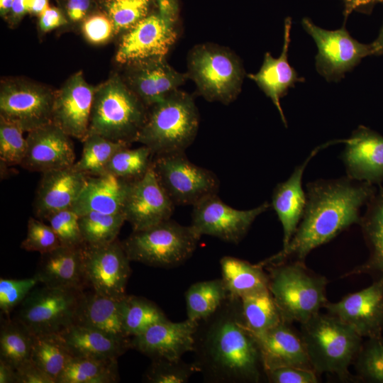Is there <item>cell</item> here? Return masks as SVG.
Here are the masks:
<instances>
[{
	"mask_svg": "<svg viewBox=\"0 0 383 383\" xmlns=\"http://www.w3.org/2000/svg\"><path fill=\"white\" fill-rule=\"evenodd\" d=\"M156 10L149 13L122 35L115 55L121 65L165 56L179 34L177 0H155Z\"/></svg>",
	"mask_w": 383,
	"mask_h": 383,
	"instance_id": "9c48e42d",
	"label": "cell"
},
{
	"mask_svg": "<svg viewBox=\"0 0 383 383\" xmlns=\"http://www.w3.org/2000/svg\"><path fill=\"white\" fill-rule=\"evenodd\" d=\"M291 28L292 19L288 17L284 21V43L279 57L275 58L270 52H265L259 71L247 75L271 99L285 127H287V123L280 99L287 94L290 88L295 87L296 83L305 81L304 77H299L295 69L288 62Z\"/></svg>",
	"mask_w": 383,
	"mask_h": 383,
	"instance_id": "484cf974",
	"label": "cell"
},
{
	"mask_svg": "<svg viewBox=\"0 0 383 383\" xmlns=\"http://www.w3.org/2000/svg\"><path fill=\"white\" fill-rule=\"evenodd\" d=\"M27 152L21 165L30 172H45L75 163L71 137L53 123L28 132Z\"/></svg>",
	"mask_w": 383,
	"mask_h": 383,
	"instance_id": "ffe728a7",
	"label": "cell"
},
{
	"mask_svg": "<svg viewBox=\"0 0 383 383\" xmlns=\"http://www.w3.org/2000/svg\"><path fill=\"white\" fill-rule=\"evenodd\" d=\"M374 55H383V24L376 40L372 43Z\"/></svg>",
	"mask_w": 383,
	"mask_h": 383,
	"instance_id": "91938a15",
	"label": "cell"
},
{
	"mask_svg": "<svg viewBox=\"0 0 383 383\" xmlns=\"http://www.w3.org/2000/svg\"><path fill=\"white\" fill-rule=\"evenodd\" d=\"M39 284L33 276L25 279H0V309L3 314L9 315L20 305L28 294Z\"/></svg>",
	"mask_w": 383,
	"mask_h": 383,
	"instance_id": "c3c4849f",
	"label": "cell"
},
{
	"mask_svg": "<svg viewBox=\"0 0 383 383\" xmlns=\"http://www.w3.org/2000/svg\"><path fill=\"white\" fill-rule=\"evenodd\" d=\"M81 157L72 166L87 176L106 173V167L113 155L130 145L110 140L96 134H89L82 141Z\"/></svg>",
	"mask_w": 383,
	"mask_h": 383,
	"instance_id": "8d00e7d4",
	"label": "cell"
},
{
	"mask_svg": "<svg viewBox=\"0 0 383 383\" xmlns=\"http://www.w3.org/2000/svg\"><path fill=\"white\" fill-rule=\"evenodd\" d=\"M24 131L17 125L0 117L1 165H21L27 152V140Z\"/></svg>",
	"mask_w": 383,
	"mask_h": 383,
	"instance_id": "ee69618b",
	"label": "cell"
},
{
	"mask_svg": "<svg viewBox=\"0 0 383 383\" xmlns=\"http://www.w3.org/2000/svg\"><path fill=\"white\" fill-rule=\"evenodd\" d=\"M343 4V16L345 21L353 11L370 14L374 6L383 4V0H341Z\"/></svg>",
	"mask_w": 383,
	"mask_h": 383,
	"instance_id": "11a10c76",
	"label": "cell"
},
{
	"mask_svg": "<svg viewBox=\"0 0 383 383\" xmlns=\"http://www.w3.org/2000/svg\"><path fill=\"white\" fill-rule=\"evenodd\" d=\"M118 380L117 359L72 357L56 383H113Z\"/></svg>",
	"mask_w": 383,
	"mask_h": 383,
	"instance_id": "d6a6232c",
	"label": "cell"
},
{
	"mask_svg": "<svg viewBox=\"0 0 383 383\" xmlns=\"http://www.w3.org/2000/svg\"><path fill=\"white\" fill-rule=\"evenodd\" d=\"M82 251L86 284L101 295L123 299L131 270L122 243L116 240L104 245L84 244Z\"/></svg>",
	"mask_w": 383,
	"mask_h": 383,
	"instance_id": "9a60e30c",
	"label": "cell"
},
{
	"mask_svg": "<svg viewBox=\"0 0 383 383\" xmlns=\"http://www.w3.org/2000/svg\"><path fill=\"white\" fill-rule=\"evenodd\" d=\"M82 33L90 43L100 45L116 35L113 24L106 13L89 15L82 22Z\"/></svg>",
	"mask_w": 383,
	"mask_h": 383,
	"instance_id": "681fc988",
	"label": "cell"
},
{
	"mask_svg": "<svg viewBox=\"0 0 383 383\" xmlns=\"http://www.w3.org/2000/svg\"><path fill=\"white\" fill-rule=\"evenodd\" d=\"M132 183L109 172L88 176L84 189L71 209L79 216L89 212L123 213Z\"/></svg>",
	"mask_w": 383,
	"mask_h": 383,
	"instance_id": "4316f807",
	"label": "cell"
},
{
	"mask_svg": "<svg viewBox=\"0 0 383 383\" xmlns=\"http://www.w3.org/2000/svg\"><path fill=\"white\" fill-rule=\"evenodd\" d=\"M101 331L123 340H130L123 323L122 299H117L92 292H83L74 323Z\"/></svg>",
	"mask_w": 383,
	"mask_h": 383,
	"instance_id": "f1b7e54d",
	"label": "cell"
},
{
	"mask_svg": "<svg viewBox=\"0 0 383 383\" xmlns=\"http://www.w3.org/2000/svg\"><path fill=\"white\" fill-rule=\"evenodd\" d=\"M148 111L122 76L113 74L96 87L88 135L131 145L137 142Z\"/></svg>",
	"mask_w": 383,
	"mask_h": 383,
	"instance_id": "5b68a950",
	"label": "cell"
},
{
	"mask_svg": "<svg viewBox=\"0 0 383 383\" xmlns=\"http://www.w3.org/2000/svg\"><path fill=\"white\" fill-rule=\"evenodd\" d=\"M65 16L72 23H82L89 15L92 8V0H67Z\"/></svg>",
	"mask_w": 383,
	"mask_h": 383,
	"instance_id": "db71d44e",
	"label": "cell"
},
{
	"mask_svg": "<svg viewBox=\"0 0 383 383\" xmlns=\"http://www.w3.org/2000/svg\"><path fill=\"white\" fill-rule=\"evenodd\" d=\"M125 221L123 213L89 212L79 215V223L84 243L97 246L115 241Z\"/></svg>",
	"mask_w": 383,
	"mask_h": 383,
	"instance_id": "ab89813d",
	"label": "cell"
},
{
	"mask_svg": "<svg viewBox=\"0 0 383 383\" xmlns=\"http://www.w3.org/2000/svg\"><path fill=\"white\" fill-rule=\"evenodd\" d=\"M82 247L60 245L41 254L34 276L39 284L83 290L86 284Z\"/></svg>",
	"mask_w": 383,
	"mask_h": 383,
	"instance_id": "83f0119b",
	"label": "cell"
},
{
	"mask_svg": "<svg viewBox=\"0 0 383 383\" xmlns=\"http://www.w3.org/2000/svg\"><path fill=\"white\" fill-rule=\"evenodd\" d=\"M55 91L25 79L4 80L0 87V117L29 132L52 123Z\"/></svg>",
	"mask_w": 383,
	"mask_h": 383,
	"instance_id": "7c38bea8",
	"label": "cell"
},
{
	"mask_svg": "<svg viewBox=\"0 0 383 383\" xmlns=\"http://www.w3.org/2000/svg\"><path fill=\"white\" fill-rule=\"evenodd\" d=\"M79 217L75 211L68 209L55 212L46 218L55 232L61 245L82 247L84 244L79 228Z\"/></svg>",
	"mask_w": 383,
	"mask_h": 383,
	"instance_id": "bcb514c9",
	"label": "cell"
},
{
	"mask_svg": "<svg viewBox=\"0 0 383 383\" xmlns=\"http://www.w3.org/2000/svg\"><path fill=\"white\" fill-rule=\"evenodd\" d=\"M16 383H55V380L29 360L16 369Z\"/></svg>",
	"mask_w": 383,
	"mask_h": 383,
	"instance_id": "816d5d0a",
	"label": "cell"
},
{
	"mask_svg": "<svg viewBox=\"0 0 383 383\" xmlns=\"http://www.w3.org/2000/svg\"><path fill=\"white\" fill-rule=\"evenodd\" d=\"M198 370L192 363L181 360L153 359L144 374V382L150 383H185Z\"/></svg>",
	"mask_w": 383,
	"mask_h": 383,
	"instance_id": "f6af8a7d",
	"label": "cell"
},
{
	"mask_svg": "<svg viewBox=\"0 0 383 383\" xmlns=\"http://www.w3.org/2000/svg\"><path fill=\"white\" fill-rule=\"evenodd\" d=\"M306 204L301 220L289 244L259 264L304 262L316 248L331 241L353 224H360V209L377 192L374 184L348 176L318 179L306 184Z\"/></svg>",
	"mask_w": 383,
	"mask_h": 383,
	"instance_id": "7a4b0ae2",
	"label": "cell"
},
{
	"mask_svg": "<svg viewBox=\"0 0 383 383\" xmlns=\"http://www.w3.org/2000/svg\"><path fill=\"white\" fill-rule=\"evenodd\" d=\"M0 383H16V369L0 360Z\"/></svg>",
	"mask_w": 383,
	"mask_h": 383,
	"instance_id": "6f0895ef",
	"label": "cell"
},
{
	"mask_svg": "<svg viewBox=\"0 0 383 383\" xmlns=\"http://www.w3.org/2000/svg\"><path fill=\"white\" fill-rule=\"evenodd\" d=\"M198 322L168 319L158 322L140 335L131 338V348L153 359L179 360L192 352Z\"/></svg>",
	"mask_w": 383,
	"mask_h": 383,
	"instance_id": "44dd1931",
	"label": "cell"
},
{
	"mask_svg": "<svg viewBox=\"0 0 383 383\" xmlns=\"http://www.w3.org/2000/svg\"><path fill=\"white\" fill-rule=\"evenodd\" d=\"M28 13V0H13L11 11L7 15L9 23L11 26L18 24Z\"/></svg>",
	"mask_w": 383,
	"mask_h": 383,
	"instance_id": "9f6ffc18",
	"label": "cell"
},
{
	"mask_svg": "<svg viewBox=\"0 0 383 383\" xmlns=\"http://www.w3.org/2000/svg\"><path fill=\"white\" fill-rule=\"evenodd\" d=\"M240 299L244 323L251 332L266 331L284 322L269 289Z\"/></svg>",
	"mask_w": 383,
	"mask_h": 383,
	"instance_id": "e575fe53",
	"label": "cell"
},
{
	"mask_svg": "<svg viewBox=\"0 0 383 383\" xmlns=\"http://www.w3.org/2000/svg\"><path fill=\"white\" fill-rule=\"evenodd\" d=\"M222 279L228 296L235 298L253 292L268 289V274L260 264L231 256L220 260Z\"/></svg>",
	"mask_w": 383,
	"mask_h": 383,
	"instance_id": "1f68e13d",
	"label": "cell"
},
{
	"mask_svg": "<svg viewBox=\"0 0 383 383\" xmlns=\"http://www.w3.org/2000/svg\"><path fill=\"white\" fill-rule=\"evenodd\" d=\"M356 379L369 383H383V336L363 341L353 362Z\"/></svg>",
	"mask_w": 383,
	"mask_h": 383,
	"instance_id": "b9f144b4",
	"label": "cell"
},
{
	"mask_svg": "<svg viewBox=\"0 0 383 383\" xmlns=\"http://www.w3.org/2000/svg\"><path fill=\"white\" fill-rule=\"evenodd\" d=\"M228 296L221 278L193 284L185 292L187 318L198 322L209 317Z\"/></svg>",
	"mask_w": 383,
	"mask_h": 383,
	"instance_id": "836d02e7",
	"label": "cell"
},
{
	"mask_svg": "<svg viewBox=\"0 0 383 383\" xmlns=\"http://www.w3.org/2000/svg\"><path fill=\"white\" fill-rule=\"evenodd\" d=\"M199 113L193 97L177 89L148 108L137 142L153 155L185 152L195 140Z\"/></svg>",
	"mask_w": 383,
	"mask_h": 383,
	"instance_id": "277c9868",
	"label": "cell"
},
{
	"mask_svg": "<svg viewBox=\"0 0 383 383\" xmlns=\"http://www.w3.org/2000/svg\"><path fill=\"white\" fill-rule=\"evenodd\" d=\"M201 236L194 227L168 219L152 227L133 231L122 243L130 261L171 268L189 259Z\"/></svg>",
	"mask_w": 383,
	"mask_h": 383,
	"instance_id": "ba28073f",
	"label": "cell"
},
{
	"mask_svg": "<svg viewBox=\"0 0 383 383\" xmlns=\"http://www.w3.org/2000/svg\"><path fill=\"white\" fill-rule=\"evenodd\" d=\"M378 186L379 189L366 204V211L359 224L370 250L369 258L343 277L383 274V187Z\"/></svg>",
	"mask_w": 383,
	"mask_h": 383,
	"instance_id": "4dcf8cb0",
	"label": "cell"
},
{
	"mask_svg": "<svg viewBox=\"0 0 383 383\" xmlns=\"http://www.w3.org/2000/svg\"><path fill=\"white\" fill-rule=\"evenodd\" d=\"M83 292L45 285L35 287L19 305L16 319L35 335L60 333L74 323Z\"/></svg>",
	"mask_w": 383,
	"mask_h": 383,
	"instance_id": "8fae6325",
	"label": "cell"
},
{
	"mask_svg": "<svg viewBox=\"0 0 383 383\" xmlns=\"http://www.w3.org/2000/svg\"><path fill=\"white\" fill-rule=\"evenodd\" d=\"M73 357L118 359L129 348L130 340H123L101 331L72 324L60 333Z\"/></svg>",
	"mask_w": 383,
	"mask_h": 383,
	"instance_id": "f546056e",
	"label": "cell"
},
{
	"mask_svg": "<svg viewBox=\"0 0 383 383\" xmlns=\"http://www.w3.org/2000/svg\"><path fill=\"white\" fill-rule=\"evenodd\" d=\"M34 335L18 320H6L0 330V360L16 369L30 360Z\"/></svg>",
	"mask_w": 383,
	"mask_h": 383,
	"instance_id": "74e56055",
	"label": "cell"
},
{
	"mask_svg": "<svg viewBox=\"0 0 383 383\" xmlns=\"http://www.w3.org/2000/svg\"><path fill=\"white\" fill-rule=\"evenodd\" d=\"M87 177L73 167L42 173L33 205L35 217L46 220L55 212L71 209Z\"/></svg>",
	"mask_w": 383,
	"mask_h": 383,
	"instance_id": "603a6c76",
	"label": "cell"
},
{
	"mask_svg": "<svg viewBox=\"0 0 383 383\" xmlns=\"http://www.w3.org/2000/svg\"><path fill=\"white\" fill-rule=\"evenodd\" d=\"M67 23L65 14L56 7L49 6L39 16L38 27L42 33L50 32Z\"/></svg>",
	"mask_w": 383,
	"mask_h": 383,
	"instance_id": "f5cc1de1",
	"label": "cell"
},
{
	"mask_svg": "<svg viewBox=\"0 0 383 383\" xmlns=\"http://www.w3.org/2000/svg\"><path fill=\"white\" fill-rule=\"evenodd\" d=\"M152 165L175 206H193L218 192L220 182L215 173L189 161L185 152L153 155Z\"/></svg>",
	"mask_w": 383,
	"mask_h": 383,
	"instance_id": "30bf717a",
	"label": "cell"
},
{
	"mask_svg": "<svg viewBox=\"0 0 383 383\" xmlns=\"http://www.w3.org/2000/svg\"><path fill=\"white\" fill-rule=\"evenodd\" d=\"M326 312L353 327L362 338L383 333V274L369 287L349 294L337 302L328 301Z\"/></svg>",
	"mask_w": 383,
	"mask_h": 383,
	"instance_id": "e0dca14e",
	"label": "cell"
},
{
	"mask_svg": "<svg viewBox=\"0 0 383 383\" xmlns=\"http://www.w3.org/2000/svg\"><path fill=\"white\" fill-rule=\"evenodd\" d=\"M13 0H0V13L3 17L7 16L12 7Z\"/></svg>",
	"mask_w": 383,
	"mask_h": 383,
	"instance_id": "94428289",
	"label": "cell"
},
{
	"mask_svg": "<svg viewBox=\"0 0 383 383\" xmlns=\"http://www.w3.org/2000/svg\"><path fill=\"white\" fill-rule=\"evenodd\" d=\"M96 89L86 81L82 71L70 76L55 91L52 123L82 142L89 133Z\"/></svg>",
	"mask_w": 383,
	"mask_h": 383,
	"instance_id": "2e32d148",
	"label": "cell"
},
{
	"mask_svg": "<svg viewBox=\"0 0 383 383\" xmlns=\"http://www.w3.org/2000/svg\"><path fill=\"white\" fill-rule=\"evenodd\" d=\"M72 357L60 333L34 335L30 360L55 383Z\"/></svg>",
	"mask_w": 383,
	"mask_h": 383,
	"instance_id": "d590c367",
	"label": "cell"
},
{
	"mask_svg": "<svg viewBox=\"0 0 383 383\" xmlns=\"http://www.w3.org/2000/svg\"><path fill=\"white\" fill-rule=\"evenodd\" d=\"M301 26L317 46L316 70L328 82H339L364 57L374 55L372 43L357 41L345 26L337 30H326L316 26L307 17L301 20Z\"/></svg>",
	"mask_w": 383,
	"mask_h": 383,
	"instance_id": "4fadbf2b",
	"label": "cell"
},
{
	"mask_svg": "<svg viewBox=\"0 0 383 383\" xmlns=\"http://www.w3.org/2000/svg\"><path fill=\"white\" fill-rule=\"evenodd\" d=\"M192 352L193 363L208 382L257 383L265 376L240 298L228 296L214 313L198 321Z\"/></svg>",
	"mask_w": 383,
	"mask_h": 383,
	"instance_id": "6da1fadb",
	"label": "cell"
},
{
	"mask_svg": "<svg viewBox=\"0 0 383 383\" xmlns=\"http://www.w3.org/2000/svg\"><path fill=\"white\" fill-rule=\"evenodd\" d=\"M342 160L347 176L372 184L383 182V136L365 126H359L345 140Z\"/></svg>",
	"mask_w": 383,
	"mask_h": 383,
	"instance_id": "7402d4cb",
	"label": "cell"
},
{
	"mask_svg": "<svg viewBox=\"0 0 383 383\" xmlns=\"http://www.w3.org/2000/svg\"><path fill=\"white\" fill-rule=\"evenodd\" d=\"M61 245L52 227L38 218L30 217L27 224V233L21 248L26 251L38 252L41 254L50 252Z\"/></svg>",
	"mask_w": 383,
	"mask_h": 383,
	"instance_id": "7dc6e473",
	"label": "cell"
},
{
	"mask_svg": "<svg viewBox=\"0 0 383 383\" xmlns=\"http://www.w3.org/2000/svg\"><path fill=\"white\" fill-rule=\"evenodd\" d=\"M271 383H317L318 374L313 370L299 367H282L265 372Z\"/></svg>",
	"mask_w": 383,
	"mask_h": 383,
	"instance_id": "f907efd6",
	"label": "cell"
},
{
	"mask_svg": "<svg viewBox=\"0 0 383 383\" xmlns=\"http://www.w3.org/2000/svg\"><path fill=\"white\" fill-rule=\"evenodd\" d=\"M153 154L145 145L117 151L106 167V172L134 182L143 177L152 165Z\"/></svg>",
	"mask_w": 383,
	"mask_h": 383,
	"instance_id": "60d3db41",
	"label": "cell"
},
{
	"mask_svg": "<svg viewBox=\"0 0 383 383\" xmlns=\"http://www.w3.org/2000/svg\"><path fill=\"white\" fill-rule=\"evenodd\" d=\"M265 267L269 290L284 323L301 324L328 302V279L309 270L304 262L287 261Z\"/></svg>",
	"mask_w": 383,
	"mask_h": 383,
	"instance_id": "8992f818",
	"label": "cell"
},
{
	"mask_svg": "<svg viewBox=\"0 0 383 383\" xmlns=\"http://www.w3.org/2000/svg\"><path fill=\"white\" fill-rule=\"evenodd\" d=\"M49 7L48 0H28V12L40 16Z\"/></svg>",
	"mask_w": 383,
	"mask_h": 383,
	"instance_id": "680465c9",
	"label": "cell"
},
{
	"mask_svg": "<svg viewBox=\"0 0 383 383\" xmlns=\"http://www.w3.org/2000/svg\"><path fill=\"white\" fill-rule=\"evenodd\" d=\"M123 323L129 338L145 331L152 325L167 319L152 301L143 297L126 295L122 299Z\"/></svg>",
	"mask_w": 383,
	"mask_h": 383,
	"instance_id": "f35d334b",
	"label": "cell"
},
{
	"mask_svg": "<svg viewBox=\"0 0 383 383\" xmlns=\"http://www.w3.org/2000/svg\"><path fill=\"white\" fill-rule=\"evenodd\" d=\"M174 206L151 165L143 177L133 182L123 213L133 231H139L170 219Z\"/></svg>",
	"mask_w": 383,
	"mask_h": 383,
	"instance_id": "d6986e66",
	"label": "cell"
},
{
	"mask_svg": "<svg viewBox=\"0 0 383 383\" xmlns=\"http://www.w3.org/2000/svg\"><path fill=\"white\" fill-rule=\"evenodd\" d=\"M270 206L266 201L252 209L238 210L227 205L217 194H212L193 206L191 225L201 236L210 235L238 244L256 218Z\"/></svg>",
	"mask_w": 383,
	"mask_h": 383,
	"instance_id": "5bb4252c",
	"label": "cell"
},
{
	"mask_svg": "<svg viewBox=\"0 0 383 383\" xmlns=\"http://www.w3.org/2000/svg\"><path fill=\"white\" fill-rule=\"evenodd\" d=\"M251 333L265 372L290 366L313 370L300 334L296 333L289 323L283 322L268 330Z\"/></svg>",
	"mask_w": 383,
	"mask_h": 383,
	"instance_id": "d4e9b609",
	"label": "cell"
},
{
	"mask_svg": "<svg viewBox=\"0 0 383 383\" xmlns=\"http://www.w3.org/2000/svg\"><path fill=\"white\" fill-rule=\"evenodd\" d=\"M188 77L208 101L228 105L242 89L245 70L231 50L213 43L198 44L187 55Z\"/></svg>",
	"mask_w": 383,
	"mask_h": 383,
	"instance_id": "52a82bcc",
	"label": "cell"
},
{
	"mask_svg": "<svg viewBox=\"0 0 383 383\" xmlns=\"http://www.w3.org/2000/svg\"><path fill=\"white\" fill-rule=\"evenodd\" d=\"M151 0H106V13L115 34H123L149 13Z\"/></svg>",
	"mask_w": 383,
	"mask_h": 383,
	"instance_id": "7bdbcfd3",
	"label": "cell"
},
{
	"mask_svg": "<svg viewBox=\"0 0 383 383\" xmlns=\"http://www.w3.org/2000/svg\"><path fill=\"white\" fill-rule=\"evenodd\" d=\"M300 325V336L313 370L318 374L326 372L341 380H353L348 369L363 338L353 327L328 313L319 312Z\"/></svg>",
	"mask_w": 383,
	"mask_h": 383,
	"instance_id": "3957f363",
	"label": "cell"
},
{
	"mask_svg": "<svg viewBox=\"0 0 383 383\" xmlns=\"http://www.w3.org/2000/svg\"><path fill=\"white\" fill-rule=\"evenodd\" d=\"M122 76L128 87L148 107L158 103L177 90L189 79L166 60L154 57L128 63Z\"/></svg>",
	"mask_w": 383,
	"mask_h": 383,
	"instance_id": "ac0fdd59",
	"label": "cell"
},
{
	"mask_svg": "<svg viewBox=\"0 0 383 383\" xmlns=\"http://www.w3.org/2000/svg\"><path fill=\"white\" fill-rule=\"evenodd\" d=\"M338 143H343V140H331L316 147L307 158L295 167L291 176L274 189L271 206L282 226V248L292 240L304 214L306 194L302 188V177L308 163L321 150Z\"/></svg>",
	"mask_w": 383,
	"mask_h": 383,
	"instance_id": "cb8c5ba5",
	"label": "cell"
}]
</instances>
